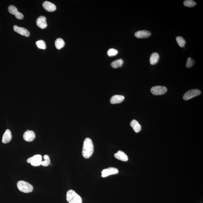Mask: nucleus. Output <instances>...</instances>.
Masks as SVG:
<instances>
[{
  "label": "nucleus",
  "instance_id": "b1692460",
  "mask_svg": "<svg viewBox=\"0 0 203 203\" xmlns=\"http://www.w3.org/2000/svg\"><path fill=\"white\" fill-rule=\"evenodd\" d=\"M36 44L38 48L39 49H45L46 48V43L44 41L40 40L37 41L36 42Z\"/></svg>",
  "mask_w": 203,
  "mask_h": 203
},
{
  "label": "nucleus",
  "instance_id": "9b49d317",
  "mask_svg": "<svg viewBox=\"0 0 203 203\" xmlns=\"http://www.w3.org/2000/svg\"><path fill=\"white\" fill-rule=\"evenodd\" d=\"M151 35V32L147 30H141L135 32V36L138 39H144L149 37Z\"/></svg>",
  "mask_w": 203,
  "mask_h": 203
},
{
  "label": "nucleus",
  "instance_id": "dca6fc26",
  "mask_svg": "<svg viewBox=\"0 0 203 203\" xmlns=\"http://www.w3.org/2000/svg\"><path fill=\"white\" fill-rule=\"evenodd\" d=\"M12 139V135L11 131L9 130H7L3 134L2 142L3 143H7L11 141Z\"/></svg>",
  "mask_w": 203,
  "mask_h": 203
},
{
  "label": "nucleus",
  "instance_id": "6ab92c4d",
  "mask_svg": "<svg viewBox=\"0 0 203 203\" xmlns=\"http://www.w3.org/2000/svg\"><path fill=\"white\" fill-rule=\"evenodd\" d=\"M55 44L56 49L59 50L64 47L65 42L63 39L58 38L56 39Z\"/></svg>",
  "mask_w": 203,
  "mask_h": 203
},
{
  "label": "nucleus",
  "instance_id": "39448f33",
  "mask_svg": "<svg viewBox=\"0 0 203 203\" xmlns=\"http://www.w3.org/2000/svg\"><path fill=\"white\" fill-rule=\"evenodd\" d=\"M151 92L154 95H161L167 92L168 89L166 87L163 86H155L151 88Z\"/></svg>",
  "mask_w": 203,
  "mask_h": 203
},
{
  "label": "nucleus",
  "instance_id": "aec40b11",
  "mask_svg": "<svg viewBox=\"0 0 203 203\" xmlns=\"http://www.w3.org/2000/svg\"><path fill=\"white\" fill-rule=\"evenodd\" d=\"M123 63V60L119 59L113 61L111 64V66L113 68H118L122 66Z\"/></svg>",
  "mask_w": 203,
  "mask_h": 203
},
{
  "label": "nucleus",
  "instance_id": "4468645a",
  "mask_svg": "<svg viewBox=\"0 0 203 203\" xmlns=\"http://www.w3.org/2000/svg\"><path fill=\"white\" fill-rule=\"evenodd\" d=\"M115 157L119 160L123 161H128V156L124 152L121 151H119L114 154Z\"/></svg>",
  "mask_w": 203,
  "mask_h": 203
},
{
  "label": "nucleus",
  "instance_id": "1a4fd4ad",
  "mask_svg": "<svg viewBox=\"0 0 203 203\" xmlns=\"http://www.w3.org/2000/svg\"><path fill=\"white\" fill-rule=\"evenodd\" d=\"M23 137L24 140L27 142H32L35 138V132L32 130H27L24 133Z\"/></svg>",
  "mask_w": 203,
  "mask_h": 203
},
{
  "label": "nucleus",
  "instance_id": "7ed1b4c3",
  "mask_svg": "<svg viewBox=\"0 0 203 203\" xmlns=\"http://www.w3.org/2000/svg\"><path fill=\"white\" fill-rule=\"evenodd\" d=\"M17 187L19 190L25 193H28L32 192L33 187L28 182L23 180H20L17 183Z\"/></svg>",
  "mask_w": 203,
  "mask_h": 203
},
{
  "label": "nucleus",
  "instance_id": "0eeeda50",
  "mask_svg": "<svg viewBox=\"0 0 203 203\" xmlns=\"http://www.w3.org/2000/svg\"><path fill=\"white\" fill-rule=\"evenodd\" d=\"M8 11L11 14L15 15V18L19 20H22L23 18V14L20 13L18 11L16 7L13 6H10L8 7Z\"/></svg>",
  "mask_w": 203,
  "mask_h": 203
},
{
  "label": "nucleus",
  "instance_id": "5701e85b",
  "mask_svg": "<svg viewBox=\"0 0 203 203\" xmlns=\"http://www.w3.org/2000/svg\"><path fill=\"white\" fill-rule=\"evenodd\" d=\"M44 160L42 161L41 165L43 166L46 167L50 164L51 161L49 156L48 155H44Z\"/></svg>",
  "mask_w": 203,
  "mask_h": 203
},
{
  "label": "nucleus",
  "instance_id": "2eb2a0df",
  "mask_svg": "<svg viewBox=\"0 0 203 203\" xmlns=\"http://www.w3.org/2000/svg\"><path fill=\"white\" fill-rule=\"evenodd\" d=\"M124 99L125 97L122 95H115L111 97L110 103L113 104H119L122 102Z\"/></svg>",
  "mask_w": 203,
  "mask_h": 203
},
{
  "label": "nucleus",
  "instance_id": "bb28decb",
  "mask_svg": "<svg viewBox=\"0 0 203 203\" xmlns=\"http://www.w3.org/2000/svg\"><path fill=\"white\" fill-rule=\"evenodd\" d=\"M32 161V157H30V158H28V159H27V162L28 163H31V162Z\"/></svg>",
  "mask_w": 203,
  "mask_h": 203
},
{
  "label": "nucleus",
  "instance_id": "a211bd4d",
  "mask_svg": "<svg viewBox=\"0 0 203 203\" xmlns=\"http://www.w3.org/2000/svg\"><path fill=\"white\" fill-rule=\"evenodd\" d=\"M160 56L157 53L154 52L151 54L150 58V62L151 65H155L159 61Z\"/></svg>",
  "mask_w": 203,
  "mask_h": 203
},
{
  "label": "nucleus",
  "instance_id": "393cba45",
  "mask_svg": "<svg viewBox=\"0 0 203 203\" xmlns=\"http://www.w3.org/2000/svg\"><path fill=\"white\" fill-rule=\"evenodd\" d=\"M194 64V60L192 59V58L190 57H188L187 60L186 66L187 68H190L193 66Z\"/></svg>",
  "mask_w": 203,
  "mask_h": 203
},
{
  "label": "nucleus",
  "instance_id": "ddd939ff",
  "mask_svg": "<svg viewBox=\"0 0 203 203\" xmlns=\"http://www.w3.org/2000/svg\"><path fill=\"white\" fill-rule=\"evenodd\" d=\"M42 156L40 155H36L32 157V161L31 164L34 166H38L41 165Z\"/></svg>",
  "mask_w": 203,
  "mask_h": 203
},
{
  "label": "nucleus",
  "instance_id": "a878e982",
  "mask_svg": "<svg viewBox=\"0 0 203 203\" xmlns=\"http://www.w3.org/2000/svg\"><path fill=\"white\" fill-rule=\"evenodd\" d=\"M118 52L116 49H110L108 51L107 54L109 56H116L118 54Z\"/></svg>",
  "mask_w": 203,
  "mask_h": 203
},
{
  "label": "nucleus",
  "instance_id": "412c9836",
  "mask_svg": "<svg viewBox=\"0 0 203 203\" xmlns=\"http://www.w3.org/2000/svg\"><path fill=\"white\" fill-rule=\"evenodd\" d=\"M176 40L177 43L178 44L179 46L180 47L183 48L184 47L186 44V42L185 39L183 37L178 36L176 38Z\"/></svg>",
  "mask_w": 203,
  "mask_h": 203
},
{
  "label": "nucleus",
  "instance_id": "20e7f679",
  "mask_svg": "<svg viewBox=\"0 0 203 203\" xmlns=\"http://www.w3.org/2000/svg\"><path fill=\"white\" fill-rule=\"evenodd\" d=\"M201 93V91L198 89H192V90L187 91L185 93L183 96V99L185 101L188 100L189 99L200 95Z\"/></svg>",
  "mask_w": 203,
  "mask_h": 203
},
{
  "label": "nucleus",
  "instance_id": "9d476101",
  "mask_svg": "<svg viewBox=\"0 0 203 203\" xmlns=\"http://www.w3.org/2000/svg\"><path fill=\"white\" fill-rule=\"evenodd\" d=\"M37 25L39 28L44 29L47 27L46 18L44 16H40L37 19L36 21Z\"/></svg>",
  "mask_w": 203,
  "mask_h": 203
},
{
  "label": "nucleus",
  "instance_id": "6e6552de",
  "mask_svg": "<svg viewBox=\"0 0 203 203\" xmlns=\"http://www.w3.org/2000/svg\"><path fill=\"white\" fill-rule=\"evenodd\" d=\"M14 30L17 33L25 37H29L30 36V32L26 29L24 27H19L18 26L14 25L13 27Z\"/></svg>",
  "mask_w": 203,
  "mask_h": 203
},
{
  "label": "nucleus",
  "instance_id": "f3484780",
  "mask_svg": "<svg viewBox=\"0 0 203 203\" xmlns=\"http://www.w3.org/2000/svg\"><path fill=\"white\" fill-rule=\"evenodd\" d=\"M130 125L133 128L134 131L136 133H138L142 130V126L136 120H132L130 122Z\"/></svg>",
  "mask_w": 203,
  "mask_h": 203
},
{
  "label": "nucleus",
  "instance_id": "4be33fe9",
  "mask_svg": "<svg viewBox=\"0 0 203 203\" xmlns=\"http://www.w3.org/2000/svg\"><path fill=\"white\" fill-rule=\"evenodd\" d=\"M184 6L188 7H193L196 6L197 3L193 0H186L183 2Z\"/></svg>",
  "mask_w": 203,
  "mask_h": 203
},
{
  "label": "nucleus",
  "instance_id": "f8f14e48",
  "mask_svg": "<svg viewBox=\"0 0 203 203\" xmlns=\"http://www.w3.org/2000/svg\"><path fill=\"white\" fill-rule=\"evenodd\" d=\"M43 6L46 11L50 12L56 11V5L48 1L44 2L43 3Z\"/></svg>",
  "mask_w": 203,
  "mask_h": 203
},
{
  "label": "nucleus",
  "instance_id": "423d86ee",
  "mask_svg": "<svg viewBox=\"0 0 203 203\" xmlns=\"http://www.w3.org/2000/svg\"><path fill=\"white\" fill-rule=\"evenodd\" d=\"M118 173V170L114 168H109L103 170L102 171V176L103 178L107 177L110 175L116 174Z\"/></svg>",
  "mask_w": 203,
  "mask_h": 203
},
{
  "label": "nucleus",
  "instance_id": "f03ea898",
  "mask_svg": "<svg viewBox=\"0 0 203 203\" xmlns=\"http://www.w3.org/2000/svg\"><path fill=\"white\" fill-rule=\"evenodd\" d=\"M66 199L69 203H82L81 197L75 191L68 190L67 193Z\"/></svg>",
  "mask_w": 203,
  "mask_h": 203
},
{
  "label": "nucleus",
  "instance_id": "f257e3e1",
  "mask_svg": "<svg viewBox=\"0 0 203 203\" xmlns=\"http://www.w3.org/2000/svg\"><path fill=\"white\" fill-rule=\"evenodd\" d=\"M94 152V145L92 141L89 138H87L84 140L82 154L85 158H89L92 155Z\"/></svg>",
  "mask_w": 203,
  "mask_h": 203
}]
</instances>
